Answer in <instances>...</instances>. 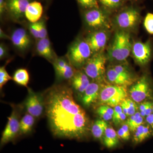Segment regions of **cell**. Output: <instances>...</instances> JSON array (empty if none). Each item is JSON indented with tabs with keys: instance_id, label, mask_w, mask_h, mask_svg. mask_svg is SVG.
<instances>
[{
	"instance_id": "obj_21",
	"label": "cell",
	"mask_w": 153,
	"mask_h": 153,
	"mask_svg": "<svg viewBox=\"0 0 153 153\" xmlns=\"http://www.w3.org/2000/svg\"><path fill=\"white\" fill-rule=\"evenodd\" d=\"M35 117L29 113L25 114L20 122V133L22 134L29 133L32 131L34 123Z\"/></svg>"
},
{
	"instance_id": "obj_2",
	"label": "cell",
	"mask_w": 153,
	"mask_h": 153,
	"mask_svg": "<svg viewBox=\"0 0 153 153\" xmlns=\"http://www.w3.org/2000/svg\"><path fill=\"white\" fill-rule=\"evenodd\" d=\"M112 45L108 50V57L114 61H125L130 54L132 47L129 34L120 30L115 33Z\"/></svg>"
},
{
	"instance_id": "obj_26",
	"label": "cell",
	"mask_w": 153,
	"mask_h": 153,
	"mask_svg": "<svg viewBox=\"0 0 153 153\" xmlns=\"http://www.w3.org/2000/svg\"><path fill=\"white\" fill-rule=\"evenodd\" d=\"M114 110L111 106L102 105L99 107L97 110V113L103 120L108 121L113 118Z\"/></svg>"
},
{
	"instance_id": "obj_3",
	"label": "cell",
	"mask_w": 153,
	"mask_h": 153,
	"mask_svg": "<svg viewBox=\"0 0 153 153\" xmlns=\"http://www.w3.org/2000/svg\"><path fill=\"white\" fill-rule=\"evenodd\" d=\"M92 55V51L85 39H78L70 45L67 57L72 66L80 68L84 66Z\"/></svg>"
},
{
	"instance_id": "obj_8",
	"label": "cell",
	"mask_w": 153,
	"mask_h": 153,
	"mask_svg": "<svg viewBox=\"0 0 153 153\" xmlns=\"http://www.w3.org/2000/svg\"><path fill=\"white\" fill-rule=\"evenodd\" d=\"M132 54L137 63L141 66L147 65L153 56V46L150 40L145 42L137 41L132 47Z\"/></svg>"
},
{
	"instance_id": "obj_5",
	"label": "cell",
	"mask_w": 153,
	"mask_h": 153,
	"mask_svg": "<svg viewBox=\"0 0 153 153\" xmlns=\"http://www.w3.org/2000/svg\"><path fill=\"white\" fill-rule=\"evenodd\" d=\"M106 59L102 52L93 54L84 66V72L94 81L103 79L105 73Z\"/></svg>"
},
{
	"instance_id": "obj_6",
	"label": "cell",
	"mask_w": 153,
	"mask_h": 153,
	"mask_svg": "<svg viewBox=\"0 0 153 153\" xmlns=\"http://www.w3.org/2000/svg\"><path fill=\"white\" fill-rule=\"evenodd\" d=\"M84 21L88 27L94 30H104L110 27L108 17L99 8L91 9L84 13Z\"/></svg>"
},
{
	"instance_id": "obj_19",
	"label": "cell",
	"mask_w": 153,
	"mask_h": 153,
	"mask_svg": "<svg viewBox=\"0 0 153 153\" xmlns=\"http://www.w3.org/2000/svg\"><path fill=\"white\" fill-rule=\"evenodd\" d=\"M106 75L108 81L113 85L126 86L130 84L132 80L118 73L112 67L107 71Z\"/></svg>"
},
{
	"instance_id": "obj_37",
	"label": "cell",
	"mask_w": 153,
	"mask_h": 153,
	"mask_svg": "<svg viewBox=\"0 0 153 153\" xmlns=\"http://www.w3.org/2000/svg\"><path fill=\"white\" fill-rule=\"evenodd\" d=\"M8 55V49L5 45L3 44L0 45V59L1 60L5 58Z\"/></svg>"
},
{
	"instance_id": "obj_42",
	"label": "cell",
	"mask_w": 153,
	"mask_h": 153,
	"mask_svg": "<svg viewBox=\"0 0 153 153\" xmlns=\"http://www.w3.org/2000/svg\"><path fill=\"white\" fill-rule=\"evenodd\" d=\"M0 37L1 39H10L11 40L10 37L8 36L1 28L0 29Z\"/></svg>"
},
{
	"instance_id": "obj_36",
	"label": "cell",
	"mask_w": 153,
	"mask_h": 153,
	"mask_svg": "<svg viewBox=\"0 0 153 153\" xmlns=\"http://www.w3.org/2000/svg\"><path fill=\"white\" fill-rule=\"evenodd\" d=\"M29 28L31 35L36 39H39L37 22L36 23H31L29 25Z\"/></svg>"
},
{
	"instance_id": "obj_33",
	"label": "cell",
	"mask_w": 153,
	"mask_h": 153,
	"mask_svg": "<svg viewBox=\"0 0 153 153\" xmlns=\"http://www.w3.org/2000/svg\"><path fill=\"white\" fill-rule=\"evenodd\" d=\"M39 39H43L48 37V33L46 24L44 21H39L37 22Z\"/></svg>"
},
{
	"instance_id": "obj_29",
	"label": "cell",
	"mask_w": 153,
	"mask_h": 153,
	"mask_svg": "<svg viewBox=\"0 0 153 153\" xmlns=\"http://www.w3.org/2000/svg\"><path fill=\"white\" fill-rule=\"evenodd\" d=\"M144 27L148 34L153 35V13H149L144 20Z\"/></svg>"
},
{
	"instance_id": "obj_1",
	"label": "cell",
	"mask_w": 153,
	"mask_h": 153,
	"mask_svg": "<svg viewBox=\"0 0 153 153\" xmlns=\"http://www.w3.org/2000/svg\"><path fill=\"white\" fill-rule=\"evenodd\" d=\"M44 98L45 111L54 136L79 139L85 136L88 120L85 111L75 102L70 88L53 86L47 91Z\"/></svg>"
},
{
	"instance_id": "obj_39",
	"label": "cell",
	"mask_w": 153,
	"mask_h": 153,
	"mask_svg": "<svg viewBox=\"0 0 153 153\" xmlns=\"http://www.w3.org/2000/svg\"><path fill=\"white\" fill-rule=\"evenodd\" d=\"M121 107L123 111L127 116H128V109L127 105L126 102V100L125 99L121 103H120Z\"/></svg>"
},
{
	"instance_id": "obj_41",
	"label": "cell",
	"mask_w": 153,
	"mask_h": 153,
	"mask_svg": "<svg viewBox=\"0 0 153 153\" xmlns=\"http://www.w3.org/2000/svg\"><path fill=\"white\" fill-rule=\"evenodd\" d=\"M146 120L149 124V126L153 129V113L148 116L146 117Z\"/></svg>"
},
{
	"instance_id": "obj_20",
	"label": "cell",
	"mask_w": 153,
	"mask_h": 153,
	"mask_svg": "<svg viewBox=\"0 0 153 153\" xmlns=\"http://www.w3.org/2000/svg\"><path fill=\"white\" fill-rule=\"evenodd\" d=\"M102 141L105 146L108 149L115 147L119 143L117 132L111 127H108Z\"/></svg>"
},
{
	"instance_id": "obj_11",
	"label": "cell",
	"mask_w": 153,
	"mask_h": 153,
	"mask_svg": "<svg viewBox=\"0 0 153 153\" xmlns=\"http://www.w3.org/2000/svg\"><path fill=\"white\" fill-rule=\"evenodd\" d=\"M25 105L28 113L35 117H40L45 109L44 97L29 88Z\"/></svg>"
},
{
	"instance_id": "obj_38",
	"label": "cell",
	"mask_w": 153,
	"mask_h": 153,
	"mask_svg": "<svg viewBox=\"0 0 153 153\" xmlns=\"http://www.w3.org/2000/svg\"><path fill=\"white\" fill-rule=\"evenodd\" d=\"M6 10H7L6 2L4 0H0V15H1V16H2Z\"/></svg>"
},
{
	"instance_id": "obj_15",
	"label": "cell",
	"mask_w": 153,
	"mask_h": 153,
	"mask_svg": "<svg viewBox=\"0 0 153 153\" xmlns=\"http://www.w3.org/2000/svg\"><path fill=\"white\" fill-rule=\"evenodd\" d=\"M102 89L100 81L91 82L82 95V104L86 107L90 106L99 98Z\"/></svg>"
},
{
	"instance_id": "obj_31",
	"label": "cell",
	"mask_w": 153,
	"mask_h": 153,
	"mask_svg": "<svg viewBox=\"0 0 153 153\" xmlns=\"http://www.w3.org/2000/svg\"><path fill=\"white\" fill-rule=\"evenodd\" d=\"M105 7L111 9L117 8L122 4V0H99Z\"/></svg>"
},
{
	"instance_id": "obj_7",
	"label": "cell",
	"mask_w": 153,
	"mask_h": 153,
	"mask_svg": "<svg viewBox=\"0 0 153 153\" xmlns=\"http://www.w3.org/2000/svg\"><path fill=\"white\" fill-rule=\"evenodd\" d=\"M20 122L19 112L16 108H13L2 134L0 142L1 147L13 141L20 133Z\"/></svg>"
},
{
	"instance_id": "obj_17",
	"label": "cell",
	"mask_w": 153,
	"mask_h": 153,
	"mask_svg": "<svg viewBox=\"0 0 153 153\" xmlns=\"http://www.w3.org/2000/svg\"><path fill=\"white\" fill-rule=\"evenodd\" d=\"M88 76L85 72H76L71 79V85L76 92L82 95L90 83Z\"/></svg>"
},
{
	"instance_id": "obj_35",
	"label": "cell",
	"mask_w": 153,
	"mask_h": 153,
	"mask_svg": "<svg viewBox=\"0 0 153 153\" xmlns=\"http://www.w3.org/2000/svg\"><path fill=\"white\" fill-rule=\"evenodd\" d=\"M125 100L127 105L128 116H131L136 113L138 108L137 106L136 102L132 100H131L130 99H126Z\"/></svg>"
},
{
	"instance_id": "obj_12",
	"label": "cell",
	"mask_w": 153,
	"mask_h": 153,
	"mask_svg": "<svg viewBox=\"0 0 153 153\" xmlns=\"http://www.w3.org/2000/svg\"><path fill=\"white\" fill-rule=\"evenodd\" d=\"M108 38V34L107 32L104 30H100L90 33L85 40L93 55L101 52L106 46Z\"/></svg>"
},
{
	"instance_id": "obj_10",
	"label": "cell",
	"mask_w": 153,
	"mask_h": 153,
	"mask_svg": "<svg viewBox=\"0 0 153 153\" xmlns=\"http://www.w3.org/2000/svg\"><path fill=\"white\" fill-rule=\"evenodd\" d=\"M152 92L151 83L146 75L142 76L129 90L130 95L134 101L137 102H143L149 96Z\"/></svg>"
},
{
	"instance_id": "obj_24",
	"label": "cell",
	"mask_w": 153,
	"mask_h": 153,
	"mask_svg": "<svg viewBox=\"0 0 153 153\" xmlns=\"http://www.w3.org/2000/svg\"><path fill=\"white\" fill-rule=\"evenodd\" d=\"M13 80L19 85L27 87L30 80V76L27 70L25 68L18 69L14 73Z\"/></svg>"
},
{
	"instance_id": "obj_13",
	"label": "cell",
	"mask_w": 153,
	"mask_h": 153,
	"mask_svg": "<svg viewBox=\"0 0 153 153\" xmlns=\"http://www.w3.org/2000/svg\"><path fill=\"white\" fill-rule=\"evenodd\" d=\"M30 3L29 0H7V10L13 19L19 21L25 16L26 9Z\"/></svg>"
},
{
	"instance_id": "obj_14",
	"label": "cell",
	"mask_w": 153,
	"mask_h": 153,
	"mask_svg": "<svg viewBox=\"0 0 153 153\" xmlns=\"http://www.w3.org/2000/svg\"><path fill=\"white\" fill-rule=\"evenodd\" d=\"M10 38L13 45L20 51H25L31 45L30 36L27 31L23 28H18L14 30Z\"/></svg>"
},
{
	"instance_id": "obj_30",
	"label": "cell",
	"mask_w": 153,
	"mask_h": 153,
	"mask_svg": "<svg viewBox=\"0 0 153 153\" xmlns=\"http://www.w3.org/2000/svg\"><path fill=\"white\" fill-rule=\"evenodd\" d=\"M130 131L128 126L124 124L117 132L119 137L124 140H128L130 137Z\"/></svg>"
},
{
	"instance_id": "obj_18",
	"label": "cell",
	"mask_w": 153,
	"mask_h": 153,
	"mask_svg": "<svg viewBox=\"0 0 153 153\" xmlns=\"http://www.w3.org/2000/svg\"><path fill=\"white\" fill-rule=\"evenodd\" d=\"M43 11L41 3L37 1L30 2L26 9L25 16L31 23H36L41 19Z\"/></svg>"
},
{
	"instance_id": "obj_28",
	"label": "cell",
	"mask_w": 153,
	"mask_h": 153,
	"mask_svg": "<svg viewBox=\"0 0 153 153\" xmlns=\"http://www.w3.org/2000/svg\"><path fill=\"white\" fill-rule=\"evenodd\" d=\"M7 63L0 68V88L1 90L2 89L3 86L7 83L9 80L13 79V77H11L7 70L6 66Z\"/></svg>"
},
{
	"instance_id": "obj_34",
	"label": "cell",
	"mask_w": 153,
	"mask_h": 153,
	"mask_svg": "<svg viewBox=\"0 0 153 153\" xmlns=\"http://www.w3.org/2000/svg\"><path fill=\"white\" fill-rule=\"evenodd\" d=\"M112 68L119 74L132 79L130 72L129 71L128 68L126 66L122 65H117L114 66Z\"/></svg>"
},
{
	"instance_id": "obj_4",
	"label": "cell",
	"mask_w": 153,
	"mask_h": 153,
	"mask_svg": "<svg viewBox=\"0 0 153 153\" xmlns=\"http://www.w3.org/2000/svg\"><path fill=\"white\" fill-rule=\"evenodd\" d=\"M127 96L125 86L107 85L102 88L99 100L100 103L103 105L115 107L120 104Z\"/></svg>"
},
{
	"instance_id": "obj_22",
	"label": "cell",
	"mask_w": 153,
	"mask_h": 153,
	"mask_svg": "<svg viewBox=\"0 0 153 153\" xmlns=\"http://www.w3.org/2000/svg\"><path fill=\"white\" fill-rule=\"evenodd\" d=\"M108 127L107 123L103 120L96 121L91 128V134L96 139L102 140Z\"/></svg>"
},
{
	"instance_id": "obj_43",
	"label": "cell",
	"mask_w": 153,
	"mask_h": 153,
	"mask_svg": "<svg viewBox=\"0 0 153 153\" xmlns=\"http://www.w3.org/2000/svg\"></svg>"
},
{
	"instance_id": "obj_40",
	"label": "cell",
	"mask_w": 153,
	"mask_h": 153,
	"mask_svg": "<svg viewBox=\"0 0 153 153\" xmlns=\"http://www.w3.org/2000/svg\"><path fill=\"white\" fill-rule=\"evenodd\" d=\"M151 103V102H146L142 103L140 105L139 107L140 111H145Z\"/></svg>"
},
{
	"instance_id": "obj_23",
	"label": "cell",
	"mask_w": 153,
	"mask_h": 153,
	"mask_svg": "<svg viewBox=\"0 0 153 153\" xmlns=\"http://www.w3.org/2000/svg\"><path fill=\"white\" fill-rule=\"evenodd\" d=\"M149 126H140L135 131L134 135V141L135 143H140L147 139L151 135V131Z\"/></svg>"
},
{
	"instance_id": "obj_32",
	"label": "cell",
	"mask_w": 153,
	"mask_h": 153,
	"mask_svg": "<svg viewBox=\"0 0 153 153\" xmlns=\"http://www.w3.org/2000/svg\"><path fill=\"white\" fill-rule=\"evenodd\" d=\"M79 4L88 9L99 8L97 0H77Z\"/></svg>"
},
{
	"instance_id": "obj_27",
	"label": "cell",
	"mask_w": 153,
	"mask_h": 153,
	"mask_svg": "<svg viewBox=\"0 0 153 153\" xmlns=\"http://www.w3.org/2000/svg\"><path fill=\"white\" fill-rule=\"evenodd\" d=\"M114 112L113 115L112 120L115 124H119L125 120L127 116L123 111L121 106L118 105L114 107Z\"/></svg>"
},
{
	"instance_id": "obj_25",
	"label": "cell",
	"mask_w": 153,
	"mask_h": 153,
	"mask_svg": "<svg viewBox=\"0 0 153 153\" xmlns=\"http://www.w3.org/2000/svg\"><path fill=\"white\" fill-rule=\"evenodd\" d=\"M143 121V117L141 116L140 112H137L130 117L126 124L128 126L130 130L135 131L138 127L142 124Z\"/></svg>"
},
{
	"instance_id": "obj_9",
	"label": "cell",
	"mask_w": 153,
	"mask_h": 153,
	"mask_svg": "<svg viewBox=\"0 0 153 153\" xmlns=\"http://www.w3.org/2000/svg\"><path fill=\"white\" fill-rule=\"evenodd\" d=\"M140 19L138 10L134 8L130 7L118 14L115 19V23L122 30H131L136 27Z\"/></svg>"
},
{
	"instance_id": "obj_16",
	"label": "cell",
	"mask_w": 153,
	"mask_h": 153,
	"mask_svg": "<svg viewBox=\"0 0 153 153\" xmlns=\"http://www.w3.org/2000/svg\"><path fill=\"white\" fill-rule=\"evenodd\" d=\"M36 48L39 55L50 62H53L57 58L52 49L51 42L48 37L38 39Z\"/></svg>"
}]
</instances>
